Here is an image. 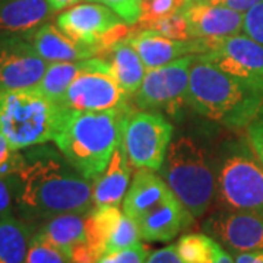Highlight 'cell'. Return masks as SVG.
<instances>
[{"instance_id":"1","label":"cell","mask_w":263,"mask_h":263,"mask_svg":"<svg viewBox=\"0 0 263 263\" xmlns=\"http://www.w3.org/2000/svg\"><path fill=\"white\" fill-rule=\"evenodd\" d=\"M24 152L15 177L16 216L27 222L47 221L92 209V181L66 160L56 145H35Z\"/></svg>"},{"instance_id":"2","label":"cell","mask_w":263,"mask_h":263,"mask_svg":"<svg viewBox=\"0 0 263 263\" xmlns=\"http://www.w3.org/2000/svg\"><path fill=\"white\" fill-rule=\"evenodd\" d=\"M187 103L197 114L235 130L247 127L263 107V86L230 75L196 54Z\"/></svg>"},{"instance_id":"3","label":"cell","mask_w":263,"mask_h":263,"mask_svg":"<svg viewBox=\"0 0 263 263\" xmlns=\"http://www.w3.org/2000/svg\"><path fill=\"white\" fill-rule=\"evenodd\" d=\"M133 110L135 107L113 111H73L65 108L53 142L85 179L94 181L120 146L123 120Z\"/></svg>"},{"instance_id":"4","label":"cell","mask_w":263,"mask_h":263,"mask_svg":"<svg viewBox=\"0 0 263 263\" xmlns=\"http://www.w3.org/2000/svg\"><path fill=\"white\" fill-rule=\"evenodd\" d=\"M123 212L139 227L142 240L168 243L193 224V216L155 171L139 168L123 200Z\"/></svg>"},{"instance_id":"5","label":"cell","mask_w":263,"mask_h":263,"mask_svg":"<svg viewBox=\"0 0 263 263\" xmlns=\"http://www.w3.org/2000/svg\"><path fill=\"white\" fill-rule=\"evenodd\" d=\"M161 177L193 218L206 214L215 199L216 177L205 149L190 136L171 141Z\"/></svg>"},{"instance_id":"6","label":"cell","mask_w":263,"mask_h":263,"mask_svg":"<svg viewBox=\"0 0 263 263\" xmlns=\"http://www.w3.org/2000/svg\"><path fill=\"white\" fill-rule=\"evenodd\" d=\"M65 108L34 88L0 92V133L15 149L54 139Z\"/></svg>"},{"instance_id":"7","label":"cell","mask_w":263,"mask_h":263,"mask_svg":"<svg viewBox=\"0 0 263 263\" xmlns=\"http://www.w3.org/2000/svg\"><path fill=\"white\" fill-rule=\"evenodd\" d=\"M215 199L218 209L263 215V165L250 145L237 143L219 160Z\"/></svg>"},{"instance_id":"8","label":"cell","mask_w":263,"mask_h":263,"mask_svg":"<svg viewBox=\"0 0 263 263\" xmlns=\"http://www.w3.org/2000/svg\"><path fill=\"white\" fill-rule=\"evenodd\" d=\"M56 25L73 41L95 48L98 56L122 41L132 32V27L114 10L100 3H79L57 15Z\"/></svg>"},{"instance_id":"9","label":"cell","mask_w":263,"mask_h":263,"mask_svg":"<svg viewBox=\"0 0 263 263\" xmlns=\"http://www.w3.org/2000/svg\"><path fill=\"white\" fill-rule=\"evenodd\" d=\"M129 100L108 63L103 57H92L85 60L84 70L57 104L73 111H113L133 108Z\"/></svg>"},{"instance_id":"10","label":"cell","mask_w":263,"mask_h":263,"mask_svg":"<svg viewBox=\"0 0 263 263\" xmlns=\"http://www.w3.org/2000/svg\"><path fill=\"white\" fill-rule=\"evenodd\" d=\"M171 141L173 124L161 113L133 110L123 120L120 146L136 168L160 171Z\"/></svg>"},{"instance_id":"11","label":"cell","mask_w":263,"mask_h":263,"mask_svg":"<svg viewBox=\"0 0 263 263\" xmlns=\"http://www.w3.org/2000/svg\"><path fill=\"white\" fill-rule=\"evenodd\" d=\"M196 54L181 57L168 65L146 70L145 79L132 104L141 111L165 113L177 117L184 105H189L190 69Z\"/></svg>"},{"instance_id":"12","label":"cell","mask_w":263,"mask_h":263,"mask_svg":"<svg viewBox=\"0 0 263 263\" xmlns=\"http://www.w3.org/2000/svg\"><path fill=\"white\" fill-rule=\"evenodd\" d=\"M47 66L24 34H0V92L34 88Z\"/></svg>"},{"instance_id":"13","label":"cell","mask_w":263,"mask_h":263,"mask_svg":"<svg viewBox=\"0 0 263 263\" xmlns=\"http://www.w3.org/2000/svg\"><path fill=\"white\" fill-rule=\"evenodd\" d=\"M206 53L197 54L230 75L263 86V46L246 34L203 41Z\"/></svg>"},{"instance_id":"14","label":"cell","mask_w":263,"mask_h":263,"mask_svg":"<svg viewBox=\"0 0 263 263\" xmlns=\"http://www.w3.org/2000/svg\"><path fill=\"white\" fill-rule=\"evenodd\" d=\"M202 228L228 253L263 250V215L259 214L218 209L203 221Z\"/></svg>"},{"instance_id":"15","label":"cell","mask_w":263,"mask_h":263,"mask_svg":"<svg viewBox=\"0 0 263 263\" xmlns=\"http://www.w3.org/2000/svg\"><path fill=\"white\" fill-rule=\"evenodd\" d=\"M181 13L186 19L192 40L216 41L221 38L237 35L243 31L245 13L222 5L192 2L184 3Z\"/></svg>"},{"instance_id":"16","label":"cell","mask_w":263,"mask_h":263,"mask_svg":"<svg viewBox=\"0 0 263 263\" xmlns=\"http://www.w3.org/2000/svg\"><path fill=\"white\" fill-rule=\"evenodd\" d=\"M126 41L136 50L146 70L168 65L190 54L206 53V44L202 40L177 41L152 29H138L135 25Z\"/></svg>"},{"instance_id":"17","label":"cell","mask_w":263,"mask_h":263,"mask_svg":"<svg viewBox=\"0 0 263 263\" xmlns=\"http://www.w3.org/2000/svg\"><path fill=\"white\" fill-rule=\"evenodd\" d=\"M24 35L48 65L60 62H81L98 56L95 48L73 41L65 32H62L56 24L44 22L38 28Z\"/></svg>"},{"instance_id":"18","label":"cell","mask_w":263,"mask_h":263,"mask_svg":"<svg viewBox=\"0 0 263 263\" xmlns=\"http://www.w3.org/2000/svg\"><path fill=\"white\" fill-rule=\"evenodd\" d=\"M130 161L119 146L108 165L92 181V208L120 206L130 187Z\"/></svg>"},{"instance_id":"19","label":"cell","mask_w":263,"mask_h":263,"mask_svg":"<svg viewBox=\"0 0 263 263\" xmlns=\"http://www.w3.org/2000/svg\"><path fill=\"white\" fill-rule=\"evenodd\" d=\"M53 13L47 0H0V34H28Z\"/></svg>"},{"instance_id":"20","label":"cell","mask_w":263,"mask_h":263,"mask_svg":"<svg viewBox=\"0 0 263 263\" xmlns=\"http://www.w3.org/2000/svg\"><path fill=\"white\" fill-rule=\"evenodd\" d=\"M100 57H103L108 63L114 79L117 81L123 92L132 100L141 88L146 75V67L136 50L124 38L104 51Z\"/></svg>"},{"instance_id":"21","label":"cell","mask_w":263,"mask_h":263,"mask_svg":"<svg viewBox=\"0 0 263 263\" xmlns=\"http://www.w3.org/2000/svg\"><path fill=\"white\" fill-rule=\"evenodd\" d=\"M86 218L88 214H65L54 216L43 221L35 228V233L69 253L72 247L88 241Z\"/></svg>"},{"instance_id":"22","label":"cell","mask_w":263,"mask_h":263,"mask_svg":"<svg viewBox=\"0 0 263 263\" xmlns=\"http://www.w3.org/2000/svg\"><path fill=\"white\" fill-rule=\"evenodd\" d=\"M35 227L19 216L0 221V263H27Z\"/></svg>"},{"instance_id":"23","label":"cell","mask_w":263,"mask_h":263,"mask_svg":"<svg viewBox=\"0 0 263 263\" xmlns=\"http://www.w3.org/2000/svg\"><path fill=\"white\" fill-rule=\"evenodd\" d=\"M85 60L81 62H60L50 63L34 89L53 103H59L67 88L84 70Z\"/></svg>"},{"instance_id":"24","label":"cell","mask_w":263,"mask_h":263,"mask_svg":"<svg viewBox=\"0 0 263 263\" xmlns=\"http://www.w3.org/2000/svg\"><path fill=\"white\" fill-rule=\"evenodd\" d=\"M122 215L123 212L119 209V206L92 208L88 212V218H86L88 241L94 245L103 254H105L107 241Z\"/></svg>"},{"instance_id":"25","label":"cell","mask_w":263,"mask_h":263,"mask_svg":"<svg viewBox=\"0 0 263 263\" xmlns=\"http://www.w3.org/2000/svg\"><path fill=\"white\" fill-rule=\"evenodd\" d=\"M176 249L183 263H208L215 257L221 245L205 233H190L180 237Z\"/></svg>"},{"instance_id":"26","label":"cell","mask_w":263,"mask_h":263,"mask_svg":"<svg viewBox=\"0 0 263 263\" xmlns=\"http://www.w3.org/2000/svg\"><path fill=\"white\" fill-rule=\"evenodd\" d=\"M141 238V231H139L138 224L135 222V219H132L130 216H127L123 212V215L117 221V224L114 227L111 235L107 241L105 254L120 252L124 249H129L132 246L139 245Z\"/></svg>"},{"instance_id":"27","label":"cell","mask_w":263,"mask_h":263,"mask_svg":"<svg viewBox=\"0 0 263 263\" xmlns=\"http://www.w3.org/2000/svg\"><path fill=\"white\" fill-rule=\"evenodd\" d=\"M184 6V0H143L141 5V18L135 25L138 29H148L160 19L168 18Z\"/></svg>"},{"instance_id":"28","label":"cell","mask_w":263,"mask_h":263,"mask_svg":"<svg viewBox=\"0 0 263 263\" xmlns=\"http://www.w3.org/2000/svg\"><path fill=\"white\" fill-rule=\"evenodd\" d=\"M27 263H70V259L65 250L34 233L29 243Z\"/></svg>"},{"instance_id":"29","label":"cell","mask_w":263,"mask_h":263,"mask_svg":"<svg viewBox=\"0 0 263 263\" xmlns=\"http://www.w3.org/2000/svg\"><path fill=\"white\" fill-rule=\"evenodd\" d=\"M24 164V152L15 149L0 133V177L15 179Z\"/></svg>"},{"instance_id":"30","label":"cell","mask_w":263,"mask_h":263,"mask_svg":"<svg viewBox=\"0 0 263 263\" xmlns=\"http://www.w3.org/2000/svg\"><path fill=\"white\" fill-rule=\"evenodd\" d=\"M148 29L157 31L165 37L171 38V40H177V41H189L192 40L190 34H189L186 19L183 16L181 10L171 15L168 18L160 19L157 22H154L152 25L148 27Z\"/></svg>"},{"instance_id":"31","label":"cell","mask_w":263,"mask_h":263,"mask_svg":"<svg viewBox=\"0 0 263 263\" xmlns=\"http://www.w3.org/2000/svg\"><path fill=\"white\" fill-rule=\"evenodd\" d=\"M89 2L110 8L129 25H136L141 18L142 0H89Z\"/></svg>"},{"instance_id":"32","label":"cell","mask_w":263,"mask_h":263,"mask_svg":"<svg viewBox=\"0 0 263 263\" xmlns=\"http://www.w3.org/2000/svg\"><path fill=\"white\" fill-rule=\"evenodd\" d=\"M148 256H149L148 247L139 243L120 252L104 254L97 263H145Z\"/></svg>"},{"instance_id":"33","label":"cell","mask_w":263,"mask_h":263,"mask_svg":"<svg viewBox=\"0 0 263 263\" xmlns=\"http://www.w3.org/2000/svg\"><path fill=\"white\" fill-rule=\"evenodd\" d=\"M9 216H16L15 179L0 177V221Z\"/></svg>"},{"instance_id":"34","label":"cell","mask_w":263,"mask_h":263,"mask_svg":"<svg viewBox=\"0 0 263 263\" xmlns=\"http://www.w3.org/2000/svg\"><path fill=\"white\" fill-rule=\"evenodd\" d=\"M243 32L263 46V2L245 13Z\"/></svg>"},{"instance_id":"35","label":"cell","mask_w":263,"mask_h":263,"mask_svg":"<svg viewBox=\"0 0 263 263\" xmlns=\"http://www.w3.org/2000/svg\"><path fill=\"white\" fill-rule=\"evenodd\" d=\"M247 142L256 155V158L260 161L263 165V107L259 113L254 116V119L247 124Z\"/></svg>"},{"instance_id":"36","label":"cell","mask_w":263,"mask_h":263,"mask_svg":"<svg viewBox=\"0 0 263 263\" xmlns=\"http://www.w3.org/2000/svg\"><path fill=\"white\" fill-rule=\"evenodd\" d=\"M145 263H183V260L180 259L176 246H167L152 252Z\"/></svg>"},{"instance_id":"37","label":"cell","mask_w":263,"mask_h":263,"mask_svg":"<svg viewBox=\"0 0 263 263\" xmlns=\"http://www.w3.org/2000/svg\"><path fill=\"white\" fill-rule=\"evenodd\" d=\"M262 2L263 0H218V2H215V5H222V6L237 10L240 13H246L247 10H250Z\"/></svg>"},{"instance_id":"38","label":"cell","mask_w":263,"mask_h":263,"mask_svg":"<svg viewBox=\"0 0 263 263\" xmlns=\"http://www.w3.org/2000/svg\"><path fill=\"white\" fill-rule=\"evenodd\" d=\"M47 2L53 12H63L79 3H84L85 0H47Z\"/></svg>"},{"instance_id":"39","label":"cell","mask_w":263,"mask_h":263,"mask_svg":"<svg viewBox=\"0 0 263 263\" xmlns=\"http://www.w3.org/2000/svg\"><path fill=\"white\" fill-rule=\"evenodd\" d=\"M208 263H234V259H233L231 253H228L227 250H224V247L221 246V249L216 252L215 257L211 259Z\"/></svg>"},{"instance_id":"40","label":"cell","mask_w":263,"mask_h":263,"mask_svg":"<svg viewBox=\"0 0 263 263\" xmlns=\"http://www.w3.org/2000/svg\"><path fill=\"white\" fill-rule=\"evenodd\" d=\"M253 263H263V250L259 252V254H257V257L253 260Z\"/></svg>"},{"instance_id":"41","label":"cell","mask_w":263,"mask_h":263,"mask_svg":"<svg viewBox=\"0 0 263 263\" xmlns=\"http://www.w3.org/2000/svg\"><path fill=\"white\" fill-rule=\"evenodd\" d=\"M192 2H208V3H215L218 0H184V3H192Z\"/></svg>"},{"instance_id":"42","label":"cell","mask_w":263,"mask_h":263,"mask_svg":"<svg viewBox=\"0 0 263 263\" xmlns=\"http://www.w3.org/2000/svg\"><path fill=\"white\" fill-rule=\"evenodd\" d=\"M142 2H143V0H142Z\"/></svg>"}]
</instances>
